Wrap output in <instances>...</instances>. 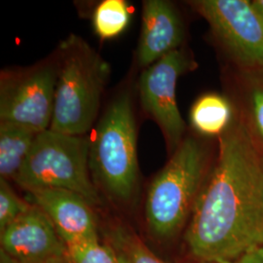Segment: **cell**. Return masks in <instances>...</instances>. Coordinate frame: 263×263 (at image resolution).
<instances>
[{"label": "cell", "instance_id": "cell-1", "mask_svg": "<svg viewBox=\"0 0 263 263\" xmlns=\"http://www.w3.org/2000/svg\"><path fill=\"white\" fill-rule=\"evenodd\" d=\"M184 238L200 261L232 263L262 248L263 160L243 124L219 138Z\"/></svg>", "mask_w": 263, "mask_h": 263}, {"label": "cell", "instance_id": "cell-2", "mask_svg": "<svg viewBox=\"0 0 263 263\" xmlns=\"http://www.w3.org/2000/svg\"><path fill=\"white\" fill-rule=\"evenodd\" d=\"M109 72L108 64L83 39L70 35L63 42L50 130L71 136L89 131L97 119Z\"/></svg>", "mask_w": 263, "mask_h": 263}, {"label": "cell", "instance_id": "cell-3", "mask_svg": "<svg viewBox=\"0 0 263 263\" xmlns=\"http://www.w3.org/2000/svg\"><path fill=\"white\" fill-rule=\"evenodd\" d=\"M206 164L202 145L187 138L151 181L145 201V220L154 238L167 241L185 226L206 179Z\"/></svg>", "mask_w": 263, "mask_h": 263}, {"label": "cell", "instance_id": "cell-4", "mask_svg": "<svg viewBox=\"0 0 263 263\" xmlns=\"http://www.w3.org/2000/svg\"><path fill=\"white\" fill-rule=\"evenodd\" d=\"M89 167L96 185L114 201L129 203L139 182L137 127L130 96L120 94L90 141Z\"/></svg>", "mask_w": 263, "mask_h": 263}, {"label": "cell", "instance_id": "cell-5", "mask_svg": "<svg viewBox=\"0 0 263 263\" xmlns=\"http://www.w3.org/2000/svg\"><path fill=\"white\" fill-rule=\"evenodd\" d=\"M90 140L46 130L38 133L25 164L15 180L27 191L63 189L77 193L92 206L102 203L91 179Z\"/></svg>", "mask_w": 263, "mask_h": 263}, {"label": "cell", "instance_id": "cell-6", "mask_svg": "<svg viewBox=\"0 0 263 263\" xmlns=\"http://www.w3.org/2000/svg\"><path fill=\"white\" fill-rule=\"evenodd\" d=\"M57 68L41 66L3 74L0 85V121L41 133L50 129L55 104Z\"/></svg>", "mask_w": 263, "mask_h": 263}, {"label": "cell", "instance_id": "cell-7", "mask_svg": "<svg viewBox=\"0 0 263 263\" xmlns=\"http://www.w3.org/2000/svg\"><path fill=\"white\" fill-rule=\"evenodd\" d=\"M193 4L240 62L263 70V21L251 1L200 0Z\"/></svg>", "mask_w": 263, "mask_h": 263}, {"label": "cell", "instance_id": "cell-8", "mask_svg": "<svg viewBox=\"0 0 263 263\" xmlns=\"http://www.w3.org/2000/svg\"><path fill=\"white\" fill-rule=\"evenodd\" d=\"M190 66L181 50L161 58L142 72L140 96L142 107L158 123L171 146H179L185 124L179 112L176 88L179 76Z\"/></svg>", "mask_w": 263, "mask_h": 263}, {"label": "cell", "instance_id": "cell-9", "mask_svg": "<svg viewBox=\"0 0 263 263\" xmlns=\"http://www.w3.org/2000/svg\"><path fill=\"white\" fill-rule=\"evenodd\" d=\"M0 251L17 263H55L66 256V245L47 215L31 205L0 231Z\"/></svg>", "mask_w": 263, "mask_h": 263}, {"label": "cell", "instance_id": "cell-10", "mask_svg": "<svg viewBox=\"0 0 263 263\" xmlns=\"http://www.w3.org/2000/svg\"><path fill=\"white\" fill-rule=\"evenodd\" d=\"M28 194L30 203L47 215L66 245L100 239L93 206L81 195L63 189H37Z\"/></svg>", "mask_w": 263, "mask_h": 263}, {"label": "cell", "instance_id": "cell-11", "mask_svg": "<svg viewBox=\"0 0 263 263\" xmlns=\"http://www.w3.org/2000/svg\"><path fill=\"white\" fill-rule=\"evenodd\" d=\"M183 39V28L174 6L164 0L143 2L138 62L148 67L177 50Z\"/></svg>", "mask_w": 263, "mask_h": 263}, {"label": "cell", "instance_id": "cell-12", "mask_svg": "<svg viewBox=\"0 0 263 263\" xmlns=\"http://www.w3.org/2000/svg\"><path fill=\"white\" fill-rule=\"evenodd\" d=\"M37 134L17 124L0 122V179H17Z\"/></svg>", "mask_w": 263, "mask_h": 263}, {"label": "cell", "instance_id": "cell-13", "mask_svg": "<svg viewBox=\"0 0 263 263\" xmlns=\"http://www.w3.org/2000/svg\"><path fill=\"white\" fill-rule=\"evenodd\" d=\"M231 117L230 104L223 97L216 94L201 97L190 112L193 127L205 135H219L226 131Z\"/></svg>", "mask_w": 263, "mask_h": 263}, {"label": "cell", "instance_id": "cell-14", "mask_svg": "<svg viewBox=\"0 0 263 263\" xmlns=\"http://www.w3.org/2000/svg\"><path fill=\"white\" fill-rule=\"evenodd\" d=\"M104 239L115 251L120 263H166L128 226L120 223L109 226L104 231Z\"/></svg>", "mask_w": 263, "mask_h": 263}, {"label": "cell", "instance_id": "cell-15", "mask_svg": "<svg viewBox=\"0 0 263 263\" xmlns=\"http://www.w3.org/2000/svg\"><path fill=\"white\" fill-rule=\"evenodd\" d=\"M131 18L130 5L125 0H104L95 10V31L103 39L116 37L129 26Z\"/></svg>", "mask_w": 263, "mask_h": 263}, {"label": "cell", "instance_id": "cell-16", "mask_svg": "<svg viewBox=\"0 0 263 263\" xmlns=\"http://www.w3.org/2000/svg\"><path fill=\"white\" fill-rule=\"evenodd\" d=\"M66 252L71 263H120L112 248L100 239L66 244Z\"/></svg>", "mask_w": 263, "mask_h": 263}, {"label": "cell", "instance_id": "cell-17", "mask_svg": "<svg viewBox=\"0 0 263 263\" xmlns=\"http://www.w3.org/2000/svg\"><path fill=\"white\" fill-rule=\"evenodd\" d=\"M31 205L17 195L8 180L0 179V231L26 213Z\"/></svg>", "mask_w": 263, "mask_h": 263}, {"label": "cell", "instance_id": "cell-18", "mask_svg": "<svg viewBox=\"0 0 263 263\" xmlns=\"http://www.w3.org/2000/svg\"><path fill=\"white\" fill-rule=\"evenodd\" d=\"M250 103L255 130L263 141V85H256L252 89Z\"/></svg>", "mask_w": 263, "mask_h": 263}, {"label": "cell", "instance_id": "cell-19", "mask_svg": "<svg viewBox=\"0 0 263 263\" xmlns=\"http://www.w3.org/2000/svg\"><path fill=\"white\" fill-rule=\"evenodd\" d=\"M232 263H263V259L257 252H254L245 254Z\"/></svg>", "mask_w": 263, "mask_h": 263}, {"label": "cell", "instance_id": "cell-20", "mask_svg": "<svg viewBox=\"0 0 263 263\" xmlns=\"http://www.w3.org/2000/svg\"><path fill=\"white\" fill-rule=\"evenodd\" d=\"M251 5L254 8L259 18L263 21V0H254L251 1Z\"/></svg>", "mask_w": 263, "mask_h": 263}, {"label": "cell", "instance_id": "cell-21", "mask_svg": "<svg viewBox=\"0 0 263 263\" xmlns=\"http://www.w3.org/2000/svg\"><path fill=\"white\" fill-rule=\"evenodd\" d=\"M0 263H17L14 259H12L8 254L0 251Z\"/></svg>", "mask_w": 263, "mask_h": 263}, {"label": "cell", "instance_id": "cell-22", "mask_svg": "<svg viewBox=\"0 0 263 263\" xmlns=\"http://www.w3.org/2000/svg\"><path fill=\"white\" fill-rule=\"evenodd\" d=\"M55 263H71V261L69 260V258H68V256H67V254H66V256H65L64 258H62V259L58 260V261Z\"/></svg>", "mask_w": 263, "mask_h": 263}, {"label": "cell", "instance_id": "cell-23", "mask_svg": "<svg viewBox=\"0 0 263 263\" xmlns=\"http://www.w3.org/2000/svg\"><path fill=\"white\" fill-rule=\"evenodd\" d=\"M257 253H258V254L261 256V258L263 259V247L262 248H260V249L257 251Z\"/></svg>", "mask_w": 263, "mask_h": 263}, {"label": "cell", "instance_id": "cell-24", "mask_svg": "<svg viewBox=\"0 0 263 263\" xmlns=\"http://www.w3.org/2000/svg\"><path fill=\"white\" fill-rule=\"evenodd\" d=\"M201 263H217V262H210V261H200Z\"/></svg>", "mask_w": 263, "mask_h": 263}]
</instances>
